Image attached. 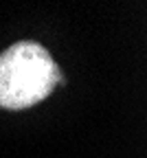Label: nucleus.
Here are the masks:
<instances>
[{
	"label": "nucleus",
	"instance_id": "nucleus-1",
	"mask_svg": "<svg viewBox=\"0 0 147 158\" xmlns=\"http://www.w3.org/2000/svg\"><path fill=\"white\" fill-rule=\"evenodd\" d=\"M59 81L61 70L40 42L22 40L0 53V108L27 110L44 101Z\"/></svg>",
	"mask_w": 147,
	"mask_h": 158
}]
</instances>
